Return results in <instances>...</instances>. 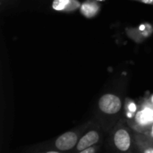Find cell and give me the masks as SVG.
<instances>
[{"label":"cell","mask_w":153,"mask_h":153,"mask_svg":"<svg viewBox=\"0 0 153 153\" xmlns=\"http://www.w3.org/2000/svg\"><path fill=\"white\" fill-rule=\"evenodd\" d=\"M99 107L102 112L111 115L117 113L121 109L122 104L117 96L113 94H105L100 98Z\"/></svg>","instance_id":"obj_1"},{"label":"cell","mask_w":153,"mask_h":153,"mask_svg":"<svg viewBox=\"0 0 153 153\" xmlns=\"http://www.w3.org/2000/svg\"><path fill=\"white\" fill-rule=\"evenodd\" d=\"M153 32V27L150 23L141 24L137 28H127L126 33L130 39L137 43L143 42L145 39L150 37Z\"/></svg>","instance_id":"obj_2"},{"label":"cell","mask_w":153,"mask_h":153,"mask_svg":"<svg viewBox=\"0 0 153 153\" xmlns=\"http://www.w3.org/2000/svg\"><path fill=\"white\" fill-rule=\"evenodd\" d=\"M78 138L76 134L67 132L60 135L56 141V147L60 151H68L73 149L77 143Z\"/></svg>","instance_id":"obj_3"},{"label":"cell","mask_w":153,"mask_h":153,"mask_svg":"<svg viewBox=\"0 0 153 153\" xmlns=\"http://www.w3.org/2000/svg\"><path fill=\"white\" fill-rule=\"evenodd\" d=\"M115 145L121 152H126L131 145V138L127 131L124 129L118 130L114 136Z\"/></svg>","instance_id":"obj_4"},{"label":"cell","mask_w":153,"mask_h":153,"mask_svg":"<svg viewBox=\"0 0 153 153\" xmlns=\"http://www.w3.org/2000/svg\"><path fill=\"white\" fill-rule=\"evenodd\" d=\"M100 10V5L97 0H86L81 4L80 11L86 18H92L96 16Z\"/></svg>","instance_id":"obj_5"},{"label":"cell","mask_w":153,"mask_h":153,"mask_svg":"<svg viewBox=\"0 0 153 153\" xmlns=\"http://www.w3.org/2000/svg\"><path fill=\"white\" fill-rule=\"evenodd\" d=\"M52 7L56 11L72 12L81 7V4L78 0H54Z\"/></svg>","instance_id":"obj_6"},{"label":"cell","mask_w":153,"mask_h":153,"mask_svg":"<svg viewBox=\"0 0 153 153\" xmlns=\"http://www.w3.org/2000/svg\"><path fill=\"white\" fill-rule=\"evenodd\" d=\"M99 139H100L99 134L95 131H91L81 138V140L77 143V150L83 151L85 149H88L93 144H95L96 143H98Z\"/></svg>","instance_id":"obj_7"},{"label":"cell","mask_w":153,"mask_h":153,"mask_svg":"<svg viewBox=\"0 0 153 153\" xmlns=\"http://www.w3.org/2000/svg\"><path fill=\"white\" fill-rule=\"evenodd\" d=\"M136 122L141 126H147L153 122V110L150 108L139 111L136 114Z\"/></svg>","instance_id":"obj_8"},{"label":"cell","mask_w":153,"mask_h":153,"mask_svg":"<svg viewBox=\"0 0 153 153\" xmlns=\"http://www.w3.org/2000/svg\"><path fill=\"white\" fill-rule=\"evenodd\" d=\"M94 152H95L94 148L90 147V148H88V149H85V150H83V151H81V152L80 153H94Z\"/></svg>","instance_id":"obj_9"},{"label":"cell","mask_w":153,"mask_h":153,"mask_svg":"<svg viewBox=\"0 0 153 153\" xmlns=\"http://www.w3.org/2000/svg\"><path fill=\"white\" fill-rule=\"evenodd\" d=\"M128 108H129V110H130L131 112H134V111L136 110V106H135L134 103H131V104H129Z\"/></svg>","instance_id":"obj_10"},{"label":"cell","mask_w":153,"mask_h":153,"mask_svg":"<svg viewBox=\"0 0 153 153\" xmlns=\"http://www.w3.org/2000/svg\"><path fill=\"white\" fill-rule=\"evenodd\" d=\"M136 1H139V2L144 3V4H153V0H136Z\"/></svg>","instance_id":"obj_11"},{"label":"cell","mask_w":153,"mask_h":153,"mask_svg":"<svg viewBox=\"0 0 153 153\" xmlns=\"http://www.w3.org/2000/svg\"><path fill=\"white\" fill-rule=\"evenodd\" d=\"M144 153H153V149L152 148H149V149L145 150Z\"/></svg>","instance_id":"obj_12"},{"label":"cell","mask_w":153,"mask_h":153,"mask_svg":"<svg viewBox=\"0 0 153 153\" xmlns=\"http://www.w3.org/2000/svg\"><path fill=\"white\" fill-rule=\"evenodd\" d=\"M152 136H153V126H152Z\"/></svg>","instance_id":"obj_13"},{"label":"cell","mask_w":153,"mask_h":153,"mask_svg":"<svg viewBox=\"0 0 153 153\" xmlns=\"http://www.w3.org/2000/svg\"><path fill=\"white\" fill-rule=\"evenodd\" d=\"M47 153H58V152H47Z\"/></svg>","instance_id":"obj_14"},{"label":"cell","mask_w":153,"mask_h":153,"mask_svg":"<svg viewBox=\"0 0 153 153\" xmlns=\"http://www.w3.org/2000/svg\"><path fill=\"white\" fill-rule=\"evenodd\" d=\"M152 102L153 103V95H152Z\"/></svg>","instance_id":"obj_15"},{"label":"cell","mask_w":153,"mask_h":153,"mask_svg":"<svg viewBox=\"0 0 153 153\" xmlns=\"http://www.w3.org/2000/svg\"><path fill=\"white\" fill-rule=\"evenodd\" d=\"M97 1H104V0H97Z\"/></svg>","instance_id":"obj_16"}]
</instances>
